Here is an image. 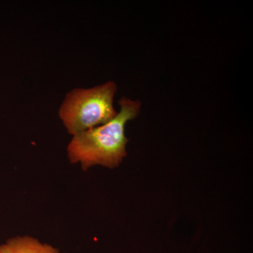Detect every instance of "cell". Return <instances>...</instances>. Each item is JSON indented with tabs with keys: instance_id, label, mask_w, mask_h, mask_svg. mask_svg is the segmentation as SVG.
Wrapping results in <instances>:
<instances>
[{
	"instance_id": "cell-2",
	"label": "cell",
	"mask_w": 253,
	"mask_h": 253,
	"mask_svg": "<svg viewBox=\"0 0 253 253\" xmlns=\"http://www.w3.org/2000/svg\"><path fill=\"white\" fill-rule=\"evenodd\" d=\"M118 86L109 81L94 87L77 88L68 92L59 109V117L73 136L102 126L117 116L113 99Z\"/></svg>"
},
{
	"instance_id": "cell-1",
	"label": "cell",
	"mask_w": 253,
	"mask_h": 253,
	"mask_svg": "<svg viewBox=\"0 0 253 253\" xmlns=\"http://www.w3.org/2000/svg\"><path fill=\"white\" fill-rule=\"evenodd\" d=\"M117 116L102 126L91 128L73 136L68 146L72 163H81L84 170L96 165L117 168L126 156V123L137 117L141 111L139 100L123 97L119 100Z\"/></svg>"
},
{
	"instance_id": "cell-3",
	"label": "cell",
	"mask_w": 253,
	"mask_h": 253,
	"mask_svg": "<svg viewBox=\"0 0 253 253\" xmlns=\"http://www.w3.org/2000/svg\"><path fill=\"white\" fill-rule=\"evenodd\" d=\"M0 253H59L57 249L42 244L31 236H18L0 246Z\"/></svg>"
}]
</instances>
